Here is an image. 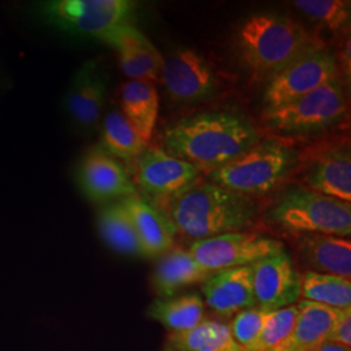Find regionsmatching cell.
I'll list each match as a JSON object with an SVG mask.
<instances>
[{"instance_id": "obj_18", "label": "cell", "mask_w": 351, "mask_h": 351, "mask_svg": "<svg viewBox=\"0 0 351 351\" xmlns=\"http://www.w3.org/2000/svg\"><path fill=\"white\" fill-rule=\"evenodd\" d=\"M121 202L133 221L145 258H159L175 247L177 230L165 213L141 195Z\"/></svg>"}, {"instance_id": "obj_16", "label": "cell", "mask_w": 351, "mask_h": 351, "mask_svg": "<svg viewBox=\"0 0 351 351\" xmlns=\"http://www.w3.org/2000/svg\"><path fill=\"white\" fill-rule=\"evenodd\" d=\"M107 99V78L97 62L90 60L75 72L65 106L78 125L91 129L101 123Z\"/></svg>"}, {"instance_id": "obj_23", "label": "cell", "mask_w": 351, "mask_h": 351, "mask_svg": "<svg viewBox=\"0 0 351 351\" xmlns=\"http://www.w3.org/2000/svg\"><path fill=\"white\" fill-rule=\"evenodd\" d=\"M149 317L160 323L169 333H180L206 320V304L198 293L171 298H158L147 308Z\"/></svg>"}, {"instance_id": "obj_17", "label": "cell", "mask_w": 351, "mask_h": 351, "mask_svg": "<svg viewBox=\"0 0 351 351\" xmlns=\"http://www.w3.org/2000/svg\"><path fill=\"white\" fill-rule=\"evenodd\" d=\"M297 259L306 271L349 278L351 277V242L329 234L295 237Z\"/></svg>"}, {"instance_id": "obj_15", "label": "cell", "mask_w": 351, "mask_h": 351, "mask_svg": "<svg viewBox=\"0 0 351 351\" xmlns=\"http://www.w3.org/2000/svg\"><path fill=\"white\" fill-rule=\"evenodd\" d=\"M202 298L206 307L221 317L254 308L251 265L213 272V276L202 284Z\"/></svg>"}, {"instance_id": "obj_2", "label": "cell", "mask_w": 351, "mask_h": 351, "mask_svg": "<svg viewBox=\"0 0 351 351\" xmlns=\"http://www.w3.org/2000/svg\"><path fill=\"white\" fill-rule=\"evenodd\" d=\"M167 216L177 234L199 241L230 232L250 230L258 217V206L252 198L213 182H203L180 197Z\"/></svg>"}, {"instance_id": "obj_1", "label": "cell", "mask_w": 351, "mask_h": 351, "mask_svg": "<svg viewBox=\"0 0 351 351\" xmlns=\"http://www.w3.org/2000/svg\"><path fill=\"white\" fill-rule=\"evenodd\" d=\"M263 138L256 126L239 113L202 112L186 116L167 126L163 150L211 172L236 159Z\"/></svg>"}, {"instance_id": "obj_11", "label": "cell", "mask_w": 351, "mask_h": 351, "mask_svg": "<svg viewBox=\"0 0 351 351\" xmlns=\"http://www.w3.org/2000/svg\"><path fill=\"white\" fill-rule=\"evenodd\" d=\"M159 81L169 97L180 103L207 101L217 90L211 64L193 49H177L163 56Z\"/></svg>"}, {"instance_id": "obj_12", "label": "cell", "mask_w": 351, "mask_h": 351, "mask_svg": "<svg viewBox=\"0 0 351 351\" xmlns=\"http://www.w3.org/2000/svg\"><path fill=\"white\" fill-rule=\"evenodd\" d=\"M77 184L88 201L111 203L139 195L125 167L99 146L85 152L77 167Z\"/></svg>"}, {"instance_id": "obj_3", "label": "cell", "mask_w": 351, "mask_h": 351, "mask_svg": "<svg viewBox=\"0 0 351 351\" xmlns=\"http://www.w3.org/2000/svg\"><path fill=\"white\" fill-rule=\"evenodd\" d=\"M315 43L303 26L277 13L252 14L237 34L242 62L252 75L269 80Z\"/></svg>"}, {"instance_id": "obj_32", "label": "cell", "mask_w": 351, "mask_h": 351, "mask_svg": "<svg viewBox=\"0 0 351 351\" xmlns=\"http://www.w3.org/2000/svg\"><path fill=\"white\" fill-rule=\"evenodd\" d=\"M336 58V63L339 68V77L342 75L343 81L348 82V85L350 84V72H351V53H350V38L348 37L345 39L341 50H339Z\"/></svg>"}, {"instance_id": "obj_24", "label": "cell", "mask_w": 351, "mask_h": 351, "mask_svg": "<svg viewBox=\"0 0 351 351\" xmlns=\"http://www.w3.org/2000/svg\"><path fill=\"white\" fill-rule=\"evenodd\" d=\"M103 242L114 252L126 256L145 258L133 221L123 202L103 204L97 217Z\"/></svg>"}, {"instance_id": "obj_13", "label": "cell", "mask_w": 351, "mask_h": 351, "mask_svg": "<svg viewBox=\"0 0 351 351\" xmlns=\"http://www.w3.org/2000/svg\"><path fill=\"white\" fill-rule=\"evenodd\" d=\"M255 307L275 313L301 301V274L285 250L251 265Z\"/></svg>"}, {"instance_id": "obj_33", "label": "cell", "mask_w": 351, "mask_h": 351, "mask_svg": "<svg viewBox=\"0 0 351 351\" xmlns=\"http://www.w3.org/2000/svg\"><path fill=\"white\" fill-rule=\"evenodd\" d=\"M313 351H350V349H346V348H341V346H337V345H333V343H324V345H322L320 348H317L316 350Z\"/></svg>"}, {"instance_id": "obj_6", "label": "cell", "mask_w": 351, "mask_h": 351, "mask_svg": "<svg viewBox=\"0 0 351 351\" xmlns=\"http://www.w3.org/2000/svg\"><path fill=\"white\" fill-rule=\"evenodd\" d=\"M346 112L345 90L337 78L297 101L265 110L264 121L282 136H310L337 125Z\"/></svg>"}, {"instance_id": "obj_9", "label": "cell", "mask_w": 351, "mask_h": 351, "mask_svg": "<svg viewBox=\"0 0 351 351\" xmlns=\"http://www.w3.org/2000/svg\"><path fill=\"white\" fill-rule=\"evenodd\" d=\"M136 5L130 0H56L45 3L42 11L55 25L103 40L119 26L130 24Z\"/></svg>"}, {"instance_id": "obj_7", "label": "cell", "mask_w": 351, "mask_h": 351, "mask_svg": "<svg viewBox=\"0 0 351 351\" xmlns=\"http://www.w3.org/2000/svg\"><path fill=\"white\" fill-rule=\"evenodd\" d=\"M133 163V182L139 195L165 215L180 197L199 184L202 172L197 167L171 156L160 147L147 146Z\"/></svg>"}, {"instance_id": "obj_28", "label": "cell", "mask_w": 351, "mask_h": 351, "mask_svg": "<svg viewBox=\"0 0 351 351\" xmlns=\"http://www.w3.org/2000/svg\"><path fill=\"white\" fill-rule=\"evenodd\" d=\"M294 5L310 20L333 33H345L350 26L349 0H295Z\"/></svg>"}, {"instance_id": "obj_30", "label": "cell", "mask_w": 351, "mask_h": 351, "mask_svg": "<svg viewBox=\"0 0 351 351\" xmlns=\"http://www.w3.org/2000/svg\"><path fill=\"white\" fill-rule=\"evenodd\" d=\"M272 313H265L256 307L243 310L234 315L233 322L229 324L232 336L241 349L250 346L255 339L261 335Z\"/></svg>"}, {"instance_id": "obj_8", "label": "cell", "mask_w": 351, "mask_h": 351, "mask_svg": "<svg viewBox=\"0 0 351 351\" xmlns=\"http://www.w3.org/2000/svg\"><path fill=\"white\" fill-rule=\"evenodd\" d=\"M337 78L335 55L317 42L269 80L264 90L265 110L297 101Z\"/></svg>"}, {"instance_id": "obj_31", "label": "cell", "mask_w": 351, "mask_h": 351, "mask_svg": "<svg viewBox=\"0 0 351 351\" xmlns=\"http://www.w3.org/2000/svg\"><path fill=\"white\" fill-rule=\"evenodd\" d=\"M326 342L351 349V308L339 311Z\"/></svg>"}, {"instance_id": "obj_25", "label": "cell", "mask_w": 351, "mask_h": 351, "mask_svg": "<svg viewBox=\"0 0 351 351\" xmlns=\"http://www.w3.org/2000/svg\"><path fill=\"white\" fill-rule=\"evenodd\" d=\"M168 343L173 351H241L229 324L210 319L185 332L169 333Z\"/></svg>"}, {"instance_id": "obj_5", "label": "cell", "mask_w": 351, "mask_h": 351, "mask_svg": "<svg viewBox=\"0 0 351 351\" xmlns=\"http://www.w3.org/2000/svg\"><path fill=\"white\" fill-rule=\"evenodd\" d=\"M267 223L293 237L329 234L349 239L351 203L303 188L284 191L268 211Z\"/></svg>"}, {"instance_id": "obj_20", "label": "cell", "mask_w": 351, "mask_h": 351, "mask_svg": "<svg viewBox=\"0 0 351 351\" xmlns=\"http://www.w3.org/2000/svg\"><path fill=\"white\" fill-rule=\"evenodd\" d=\"M303 188L351 202V155L349 147H335L323 152L304 175Z\"/></svg>"}, {"instance_id": "obj_22", "label": "cell", "mask_w": 351, "mask_h": 351, "mask_svg": "<svg viewBox=\"0 0 351 351\" xmlns=\"http://www.w3.org/2000/svg\"><path fill=\"white\" fill-rule=\"evenodd\" d=\"M120 108L128 123L149 143L159 114L156 85L150 81H126L120 88Z\"/></svg>"}, {"instance_id": "obj_26", "label": "cell", "mask_w": 351, "mask_h": 351, "mask_svg": "<svg viewBox=\"0 0 351 351\" xmlns=\"http://www.w3.org/2000/svg\"><path fill=\"white\" fill-rule=\"evenodd\" d=\"M147 146L120 110L112 108L103 116L99 147L114 159L133 162Z\"/></svg>"}, {"instance_id": "obj_27", "label": "cell", "mask_w": 351, "mask_h": 351, "mask_svg": "<svg viewBox=\"0 0 351 351\" xmlns=\"http://www.w3.org/2000/svg\"><path fill=\"white\" fill-rule=\"evenodd\" d=\"M301 300L324 304L336 310L351 308L349 278L306 271L301 274Z\"/></svg>"}, {"instance_id": "obj_19", "label": "cell", "mask_w": 351, "mask_h": 351, "mask_svg": "<svg viewBox=\"0 0 351 351\" xmlns=\"http://www.w3.org/2000/svg\"><path fill=\"white\" fill-rule=\"evenodd\" d=\"M213 272L198 263L189 250L176 249L159 256L151 277V285L158 298H171L182 289L203 284Z\"/></svg>"}, {"instance_id": "obj_21", "label": "cell", "mask_w": 351, "mask_h": 351, "mask_svg": "<svg viewBox=\"0 0 351 351\" xmlns=\"http://www.w3.org/2000/svg\"><path fill=\"white\" fill-rule=\"evenodd\" d=\"M298 316L288 339L276 351H313L326 343L341 310L315 302L297 303Z\"/></svg>"}, {"instance_id": "obj_4", "label": "cell", "mask_w": 351, "mask_h": 351, "mask_svg": "<svg viewBox=\"0 0 351 351\" xmlns=\"http://www.w3.org/2000/svg\"><path fill=\"white\" fill-rule=\"evenodd\" d=\"M301 163L300 151L276 138H262L232 162L208 172L210 182L256 198L280 188Z\"/></svg>"}, {"instance_id": "obj_10", "label": "cell", "mask_w": 351, "mask_h": 351, "mask_svg": "<svg viewBox=\"0 0 351 351\" xmlns=\"http://www.w3.org/2000/svg\"><path fill=\"white\" fill-rule=\"evenodd\" d=\"M285 250L284 243L252 230H239L211 239L194 241L189 249L193 258L211 272L250 267L264 258Z\"/></svg>"}, {"instance_id": "obj_29", "label": "cell", "mask_w": 351, "mask_h": 351, "mask_svg": "<svg viewBox=\"0 0 351 351\" xmlns=\"http://www.w3.org/2000/svg\"><path fill=\"white\" fill-rule=\"evenodd\" d=\"M297 316V304L272 313L261 335L250 346L241 349V351H276L290 336Z\"/></svg>"}, {"instance_id": "obj_14", "label": "cell", "mask_w": 351, "mask_h": 351, "mask_svg": "<svg viewBox=\"0 0 351 351\" xmlns=\"http://www.w3.org/2000/svg\"><path fill=\"white\" fill-rule=\"evenodd\" d=\"M119 53L123 73L134 81L159 82L163 56L143 33L132 24L119 26L103 39Z\"/></svg>"}]
</instances>
